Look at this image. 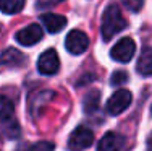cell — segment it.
<instances>
[{"mask_svg": "<svg viewBox=\"0 0 152 151\" xmlns=\"http://www.w3.org/2000/svg\"><path fill=\"white\" fill-rule=\"evenodd\" d=\"M13 114V104L10 99H7L5 96H0V122L10 119Z\"/></svg>", "mask_w": 152, "mask_h": 151, "instance_id": "9a60e30c", "label": "cell"}, {"mask_svg": "<svg viewBox=\"0 0 152 151\" xmlns=\"http://www.w3.org/2000/svg\"><path fill=\"white\" fill-rule=\"evenodd\" d=\"M99 104H100V91L99 89H91V91L86 94L84 101H83V109H84V112L92 114L97 110Z\"/></svg>", "mask_w": 152, "mask_h": 151, "instance_id": "7c38bea8", "label": "cell"}, {"mask_svg": "<svg viewBox=\"0 0 152 151\" xmlns=\"http://www.w3.org/2000/svg\"><path fill=\"white\" fill-rule=\"evenodd\" d=\"M60 68V59L55 49H49L41 54L37 60V70L42 75H55Z\"/></svg>", "mask_w": 152, "mask_h": 151, "instance_id": "8992f818", "label": "cell"}, {"mask_svg": "<svg viewBox=\"0 0 152 151\" xmlns=\"http://www.w3.org/2000/svg\"><path fill=\"white\" fill-rule=\"evenodd\" d=\"M128 21L125 20L121 10L117 5H108L102 15V39L110 41L117 33L126 28Z\"/></svg>", "mask_w": 152, "mask_h": 151, "instance_id": "6da1fadb", "label": "cell"}, {"mask_svg": "<svg viewBox=\"0 0 152 151\" xmlns=\"http://www.w3.org/2000/svg\"><path fill=\"white\" fill-rule=\"evenodd\" d=\"M65 47H66V50L70 54H75V55L84 54L89 47V38L83 33V31L73 29V31H70V33L66 34Z\"/></svg>", "mask_w": 152, "mask_h": 151, "instance_id": "5b68a950", "label": "cell"}, {"mask_svg": "<svg viewBox=\"0 0 152 151\" xmlns=\"http://www.w3.org/2000/svg\"><path fill=\"white\" fill-rule=\"evenodd\" d=\"M94 143V132L86 125H79L76 130L71 132L68 138V148L71 151H83Z\"/></svg>", "mask_w": 152, "mask_h": 151, "instance_id": "7a4b0ae2", "label": "cell"}, {"mask_svg": "<svg viewBox=\"0 0 152 151\" xmlns=\"http://www.w3.org/2000/svg\"><path fill=\"white\" fill-rule=\"evenodd\" d=\"M136 52V44L131 38H121L117 44L112 47L110 50V57L117 62H121V63H128L129 60L133 59Z\"/></svg>", "mask_w": 152, "mask_h": 151, "instance_id": "277c9868", "label": "cell"}, {"mask_svg": "<svg viewBox=\"0 0 152 151\" xmlns=\"http://www.w3.org/2000/svg\"><path fill=\"white\" fill-rule=\"evenodd\" d=\"M0 31H2V24H0Z\"/></svg>", "mask_w": 152, "mask_h": 151, "instance_id": "603a6c76", "label": "cell"}, {"mask_svg": "<svg viewBox=\"0 0 152 151\" xmlns=\"http://www.w3.org/2000/svg\"><path fill=\"white\" fill-rule=\"evenodd\" d=\"M133 99V94L128 91V89H118L113 94L110 96V99L107 101L105 109L110 116H120L121 112H125L129 107Z\"/></svg>", "mask_w": 152, "mask_h": 151, "instance_id": "3957f363", "label": "cell"}, {"mask_svg": "<svg viewBox=\"0 0 152 151\" xmlns=\"http://www.w3.org/2000/svg\"><path fill=\"white\" fill-rule=\"evenodd\" d=\"M147 151H152V135L149 136V140H147Z\"/></svg>", "mask_w": 152, "mask_h": 151, "instance_id": "44dd1931", "label": "cell"}, {"mask_svg": "<svg viewBox=\"0 0 152 151\" xmlns=\"http://www.w3.org/2000/svg\"><path fill=\"white\" fill-rule=\"evenodd\" d=\"M125 3H126V7H128L131 12H139L141 8H142V5H144V0H125Z\"/></svg>", "mask_w": 152, "mask_h": 151, "instance_id": "ac0fdd59", "label": "cell"}, {"mask_svg": "<svg viewBox=\"0 0 152 151\" xmlns=\"http://www.w3.org/2000/svg\"><path fill=\"white\" fill-rule=\"evenodd\" d=\"M60 2H63V0H37L36 7H37V8H50V7L58 5Z\"/></svg>", "mask_w": 152, "mask_h": 151, "instance_id": "d6986e66", "label": "cell"}, {"mask_svg": "<svg viewBox=\"0 0 152 151\" xmlns=\"http://www.w3.org/2000/svg\"><path fill=\"white\" fill-rule=\"evenodd\" d=\"M126 80H128V75H126V71L118 70V71H115V73L112 75L110 85H112V86H120V85H123V83H126Z\"/></svg>", "mask_w": 152, "mask_h": 151, "instance_id": "2e32d148", "label": "cell"}, {"mask_svg": "<svg viewBox=\"0 0 152 151\" xmlns=\"http://www.w3.org/2000/svg\"><path fill=\"white\" fill-rule=\"evenodd\" d=\"M94 80V77L91 75V77H89V75H86L84 77V80H81V81H78V86H84V83H88V81H92Z\"/></svg>", "mask_w": 152, "mask_h": 151, "instance_id": "ffe728a7", "label": "cell"}, {"mask_svg": "<svg viewBox=\"0 0 152 151\" xmlns=\"http://www.w3.org/2000/svg\"><path fill=\"white\" fill-rule=\"evenodd\" d=\"M151 114H152V106H151Z\"/></svg>", "mask_w": 152, "mask_h": 151, "instance_id": "7402d4cb", "label": "cell"}, {"mask_svg": "<svg viewBox=\"0 0 152 151\" xmlns=\"http://www.w3.org/2000/svg\"><path fill=\"white\" fill-rule=\"evenodd\" d=\"M26 0H0V10L5 15H16L24 8Z\"/></svg>", "mask_w": 152, "mask_h": 151, "instance_id": "5bb4252c", "label": "cell"}, {"mask_svg": "<svg viewBox=\"0 0 152 151\" xmlns=\"http://www.w3.org/2000/svg\"><path fill=\"white\" fill-rule=\"evenodd\" d=\"M55 150V145L50 141H37L31 146L28 151H53Z\"/></svg>", "mask_w": 152, "mask_h": 151, "instance_id": "e0dca14e", "label": "cell"}, {"mask_svg": "<svg viewBox=\"0 0 152 151\" xmlns=\"http://www.w3.org/2000/svg\"><path fill=\"white\" fill-rule=\"evenodd\" d=\"M42 36H44L42 34V28L39 26L37 23H32V24H28L26 28L18 31L15 39H16L18 44L24 46V47H29V46L37 44L42 39Z\"/></svg>", "mask_w": 152, "mask_h": 151, "instance_id": "52a82bcc", "label": "cell"}, {"mask_svg": "<svg viewBox=\"0 0 152 151\" xmlns=\"http://www.w3.org/2000/svg\"><path fill=\"white\" fill-rule=\"evenodd\" d=\"M53 96H55V93H53V91H39L37 94L31 99V106H29L31 112L32 114L39 112V110L42 109V106H45V104L49 102Z\"/></svg>", "mask_w": 152, "mask_h": 151, "instance_id": "4fadbf2b", "label": "cell"}, {"mask_svg": "<svg viewBox=\"0 0 152 151\" xmlns=\"http://www.w3.org/2000/svg\"><path fill=\"white\" fill-rule=\"evenodd\" d=\"M125 136L117 133V132H107L105 135L100 138L97 151H121L125 146Z\"/></svg>", "mask_w": 152, "mask_h": 151, "instance_id": "ba28073f", "label": "cell"}, {"mask_svg": "<svg viewBox=\"0 0 152 151\" xmlns=\"http://www.w3.org/2000/svg\"><path fill=\"white\" fill-rule=\"evenodd\" d=\"M41 21L42 24L45 26V29L52 34H57L66 26V18L61 16V15H57V13H44L41 16Z\"/></svg>", "mask_w": 152, "mask_h": 151, "instance_id": "9c48e42d", "label": "cell"}, {"mask_svg": "<svg viewBox=\"0 0 152 151\" xmlns=\"http://www.w3.org/2000/svg\"><path fill=\"white\" fill-rule=\"evenodd\" d=\"M24 60H26V57L15 47H10V49L3 50V52L0 54V65L18 67V65H23Z\"/></svg>", "mask_w": 152, "mask_h": 151, "instance_id": "30bf717a", "label": "cell"}, {"mask_svg": "<svg viewBox=\"0 0 152 151\" xmlns=\"http://www.w3.org/2000/svg\"><path fill=\"white\" fill-rule=\"evenodd\" d=\"M136 70L142 77L152 75V47H144L139 55V60L136 63Z\"/></svg>", "mask_w": 152, "mask_h": 151, "instance_id": "8fae6325", "label": "cell"}]
</instances>
